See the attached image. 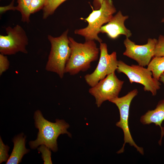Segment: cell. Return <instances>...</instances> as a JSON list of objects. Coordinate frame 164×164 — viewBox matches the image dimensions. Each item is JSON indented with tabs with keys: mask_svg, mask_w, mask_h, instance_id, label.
<instances>
[{
	"mask_svg": "<svg viewBox=\"0 0 164 164\" xmlns=\"http://www.w3.org/2000/svg\"><path fill=\"white\" fill-rule=\"evenodd\" d=\"M33 118L35 126L39 132L36 139L29 142L32 149L44 145L53 152H56L58 150L57 140L60 135L66 134L71 137V134L67 131L69 125L63 120L56 119L55 122H51L44 118L39 110L35 112Z\"/></svg>",
	"mask_w": 164,
	"mask_h": 164,
	"instance_id": "1",
	"label": "cell"
},
{
	"mask_svg": "<svg viewBox=\"0 0 164 164\" xmlns=\"http://www.w3.org/2000/svg\"><path fill=\"white\" fill-rule=\"evenodd\" d=\"M68 38L71 52L65 72L73 75L89 69L91 63L97 60L100 50L94 40L85 41L82 43L76 42L70 37Z\"/></svg>",
	"mask_w": 164,
	"mask_h": 164,
	"instance_id": "2",
	"label": "cell"
},
{
	"mask_svg": "<svg viewBox=\"0 0 164 164\" xmlns=\"http://www.w3.org/2000/svg\"><path fill=\"white\" fill-rule=\"evenodd\" d=\"M68 31L67 29L58 37L50 35L47 36L51 48L45 69L47 71L56 73L61 78L63 77L65 73L66 64L71 52L68 37Z\"/></svg>",
	"mask_w": 164,
	"mask_h": 164,
	"instance_id": "3",
	"label": "cell"
},
{
	"mask_svg": "<svg viewBox=\"0 0 164 164\" xmlns=\"http://www.w3.org/2000/svg\"><path fill=\"white\" fill-rule=\"evenodd\" d=\"M92 8L93 11L88 17L80 18L88 22L87 26L75 30L74 33L84 36L85 41L96 40L101 43L102 39L98 36L100 29L104 24L111 20L116 10L112 0H104L101 8L98 9Z\"/></svg>",
	"mask_w": 164,
	"mask_h": 164,
	"instance_id": "4",
	"label": "cell"
},
{
	"mask_svg": "<svg viewBox=\"0 0 164 164\" xmlns=\"http://www.w3.org/2000/svg\"><path fill=\"white\" fill-rule=\"evenodd\" d=\"M116 70L118 73L125 74L131 84L135 82L143 85L144 91L150 92L153 96L156 95L157 91L160 88L159 81L153 77L152 72L147 68L139 65H129L120 60Z\"/></svg>",
	"mask_w": 164,
	"mask_h": 164,
	"instance_id": "5",
	"label": "cell"
},
{
	"mask_svg": "<svg viewBox=\"0 0 164 164\" xmlns=\"http://www.w3.org/2000/svg\"><path fill=\"white\" fill-rule=\"evenodd\" d=\"M138 93L137 89H134L127 94L121 97H118L109 101L115 104L118 107L119 111L120 119L116 124V126L121 128L124 133V142L122 148L117 152L118 154L123 153L126 143H128L134 146L137 151L142 155L144 154L143 149L138 146L131 135L128 125V118L130 106L132 101Z\"/></svg>",
	"mask_w": 164,
	"mask_h": 164,
	"instance_id": "6",
	"label": "cell"
},
{
	"mask_svg": "<svg viewBox=\"0 0 164 164\" xmlns=\"http://www.w3.org/2000/svg\"><path fill=\"white\" fill-rule=\"evenodd\" d=\"M7 35H0V52L4 55H14L19 52L27 53L28 38L24 29L19 25L5 28Z\"/></svg>",
	"mask_w": 164,
	"mask_h": 164,
	"instance_id": "7",
	"label": "cell"
},
{
	"mask_svg": "<svg viewBox=\"0 0 164 164\" xmlns=\"http://www.w3.org/2000/svg\"><path fill=\"white\" fill-rule=\"evenodd\" d=\"M99 49L100 56L97 67L93 73L86 74L84 77L86 83L91 87L108 75L114 72L118 67L116 52L109 54L107 44L102 42L100 43Z\"/></svg>",
	"mask_w": 164,
	"mask_h": 164,
	"instance_id": "8",
	"label": "cell"
},
{
	"mask_svg": "<svg viewBox=\"0 0 164 164\" xmlns=\"http://www.w3.org/2000/svg\"><path fill=\"white\" fill-rule=\"evenodd\" d=\"M124 81L119 80L114 72L108 75L89 90V93L95 98L98 107L104 101H109L118 97Z\"/></svg>",
	"mask_w": 164,
	"mask_h": 164,
	"instance_id": "9",
	"label": "cell"
},
{
	"mask_svg": "<svg viewBox=\"0 0 164 164\" xmlns=\"http://www.w3.org/2000/svg\"><path fill=\"white\" fill-rule=\"evenodd\" d=\"M157 41L155 39L149 38L146 44L138 45L126 38L124 41L125 50L123 55L135 60L138 65L145 67L154 57Z\"/></svg>",
	"mask_w": 164,
	"mask_h": 164,
	"instance_id": "10",
	"label": "cell"
},
{
	"mask_svg": "<svg viewBox=\"0 0 164 164\" xmlns=\"http://www.w3.org/2000/svg\"><path fill=\"white\" fill-rule=\"evenodd\" d=\"M128 16L124 15L119 11L106 25L102 26L100 30V33H106L110 38L115 39L122 35L126 38L131 36V31L125 26V22L128 19Z\"/></svg>",
	"mask_w": 164,
	"mask_h": 164,
	"instance_id": "11",
	"label": "cell"
},
{
	"mask_svg": "<svg viewBox=\"0 0 164 164\" xmlns=\"http://www.w3.org/2000/svg\"><path fill=\"white\" fill-rule=\"evenodd\" d=\"M140 122L143 125L154 123L159 126L161 129V138L159 144L161 145L162 138L164 135V127L162 126L164 121V99L159 101L155 108L149 110L140 118Z\"/></svg>",
	"mask_w": 164,
	"mask_h": 164,
	"instance_id": "12",
	"label": "cell"
},
{
	"mask_svg": "<svg viewBox=\"0 0 164 164\" xmlns=\"http://www.w3.org/2000/svg\"><path fill=\"white\" fill-rule=\"evenodd\" d=\"M14 146L11 154L6 162V164H18L21 162L23 156L30 151L25 146L26 136L21 133L13 139Z\"/></svg>",
	"mask_w": 164,
	"mask_h": 164,
	"instance_id": "13",
	"label": "cell"
},
{
	"mask_svg": "<svg viewBox=\"0 0 164 164\" xmlns=\"http://www.w3.org/2000/svg\"><path fill=\"white\" fill-rule=\"evenodd\" d=\"M147 66L153 77L159 80L160 75L164 72V56L153 57Z\"/></svg>",
	"mask_w": 164,
	"mask_h": 164,
	"instance_id": "14",
	"label": "cell"
},
{
	"mask_svg": "<svg viewBox=\"0 0 164 164\" xmlns=\"http://www.w3.org/2000/svg\"><path fill=\"white\" fill-rule=\"evenodd\" d=\"M32 0H17L18 5L17 10L19 11L22 15L21 21L27 23L30 22V14L29 8Z\"/></svg>",
	"mask_w": 164,
	"mask_h": 164,
	"instance_id": "15",
	"label": "cell"
},
{
	"mask_svg": "<svg viewBox=\"0 0 164 164\" xmlns=\"http://www.w3.org/2000/svg\"><path fill=\"white\" fill-rule=\"evenodd\" d=\"M67 0H45L43 9V18L46 19L52 15L56 9L63 2Z\"/></svg>",
	"mask_w": 164,
	"mask_h": 164,
	"instance_id": "16",
	"label": "cell"
},
{
	"mask_svg": "<svg viewBox=\"0 0 164 164\" xmlns=\"http://www.w3.org/2000/svg\"><path fill=\"white\" fill-rule=\"evenodd\" d=\"M37 149L39 152L42 153V158L44 164H52L51 159V149L44 145H40Z\"/></svg>",
	"mask_w": 164,
	"mask_h": 164,
	"instance_id": "17",
	"label": "cell"
},
{
	"mask_svg": "<svg viewBox=\"0 0 164 164\" xmlns=\"http://www.w3.org/2000/svg\"><path fill=\"white\" fill-rule=\"evenodd\" d=\"M9 149V147L5 145L0 137V163L3 162H7L9 159L8 153Z\"/></svg>",
	"mask_w": 164,
	"mask_h": 164,
	"instance_id": "18",
	"label": "cell"
},
{
	"mask_svg": "<svg viewBox=\"0 0 164 164\" xmlns=\"http://www.w3.org/2000/svg\"><path fill=\"white\" fill-rule=\"evenodd\" d=\"M164 56V36L160 35L157 40L154 56Z\"/></svg>",
	"mask_w": 164,
	"mask_h": 164,
	"instance_id": "19",
	"label": "cell"
},
{
	"mask_svg": "<svg viewBox=\"0 0 164 164\" xmlns=\"http://www.w3.org/2000/svg\"><path fill=\"white\" fill-rule=\"evenodd\" d=\"M45 3V0H32L29 8L30 14L43 9Z\"/></svg>",
	"mask_w": 164,
	"mask_h": 164,
	"instance_id": "20",
	"label": "cell"
},
{
	"mask_svg": "<svg viewBox=\"0 0 164 164\" xmlns=\"http://www.w3.org/2000/svg\"><path fill=\"white\" fill-rule=\"evenodd\" d=\"M9 62L6 56L0 54V75L7 70L9 68Z\"/></svg>",
	"mask_w": 164,
	"mask_h": 164,
	"instance_id": "21",
	"label": "cell"
},
{
	"mask_svg": "<svg viewBox=\"0 0 164 164\" xmlns=\"http://www.w3.org/2000/svg\"><path fill=\"white\" fill-rule=\"evenodd\" d=\"M14 2L15 0H12L10 4L9 5L4 6H0V12L1 14H2L9 10H12L13 11L17 10L16 6H15L14 5Z\"/></svg>",
	"mask_w": 164,
	"mask_h": 164,
	"instance_id": "22",
	"label": "cell"
},
{
	"mask_svg": "<svg viewBox=\"0 0 164 164\" xmlns=\"http://www.w3.org/2000/svg\"><path fill=\"white\" fill-rule=\"evenodd\" d=\"M104 0H94L93 5L94 9L97 10L99 9L102 4Z\"/></svg>",
	"mask_w": 164,
	"mask_h": 164,
	"instance_id": "23",
	"label": "cell"
},
{
	"mask_svg": "<svg viewBox=\"0 0 164 164\" xmlns=\"http://www.w3.org/2000/svg\"><path fill=\"white\" fill-rule=\"evenodd\" d=\"M159 81L162 82L164 84V72L160 75Z\"/></svg>",
	"mask_w": 164,
	"mask_h": 164,
	"instance_id": "24",
	"label": "cell"
},
{
	"mask_svg": "<svg viewBox=\"0 0 164 164\" xmlns=\"http://www.w3.org/2000/svg\"><path fill=\"white\" fill-rule=\"evenodd\" d=\"M161 22H164V18H163V19H162L161 20Z\"/></svg>",
	"mask_w": 164,
	"mask_h": 164,
	"instance_id": "25",
	"label": "cell"
},
{
	"mask_svg": "<svg viewBox=\"0 0 164 164\" xmlns=\"http://www.w3.org/2000/svg\"></svg>",
	"mask_w": 164,
	"mask_h": 164,
	"instance_id": "26",
	"label": "cell"
}]
</instances>
